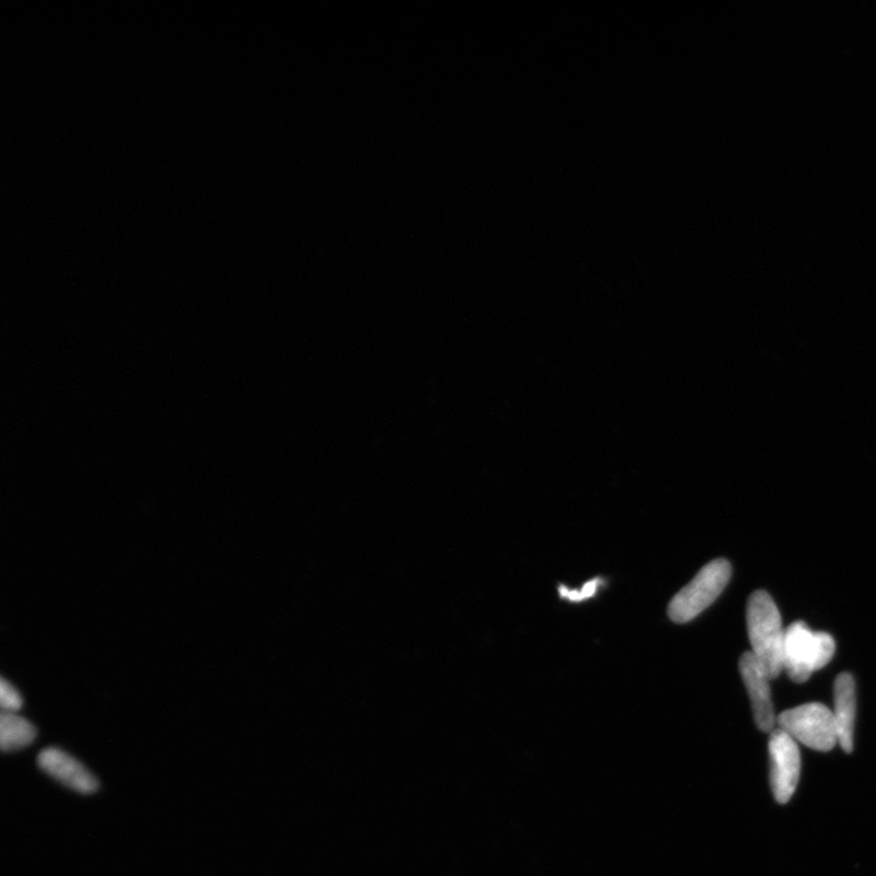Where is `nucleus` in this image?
Segmentation results:
<instances>
[{"instance_id": "nucleus-1", "label": "nucleus", "mask_w": 876, "mask_h": 876, "mask_svg": "<svg viewBox=\"0 0 876 876\" xmlns=\"http://www.w3.org/2000/svg\"><path fill=\"white\" fill-rule=\"evenodd\" d=\"M746 622L751 653L766 675L776 679L784 670L785 629L773 597L765 591L754 592L747 603Z\"/></svg>"}, {"instance_id": "nucleus-2", "label": "nucleus", "mask_w": 876, "mask_h": 876, "mask_svg": "<svg viewBox=\"0 0 876 876\" xmlns=\"http://www.w3.org/2000/svg\"><path fill=\"white\" fill-rule=\"evenodd\" d=\"M836 654V640L826 632H814L803 622L785 628L783 668L795 683L826 667Z\"/></svg>"}, {"instance_id": "nucleus-3", "label": "nucleus", "mask_w": 876, "mask_h": 876, "mask_svg": "<svg viewBox=\"0 0 876 876\" xmlns=\"http://www.w3.org/2000/svg\"><path fill=\"white\" fill-rule=\"evenodd\" d=\"M731 576L732 566L725 559H715L703 566L671 601L667 613L672 622L687 624L707 611L729 584Z\"/></svg>"}, {"instance_id": "nucleus-4", "label": "nucleus", "mask_w": 876, "mask_h": 876, "mask_svg": "<svg viewBox=\"0 0 876 876\" xmlns=\"http://www.w3.org/2000/svg\"><path fill=\"white\" fill-rule=\"evenodd\" d=\"M777 723L779 729L812 750L828 753L839 743L834 713L819 702L786 710L778 715Z\"/></svg>"}, {"instance_id": "nucleus-5", "label": "nucleus", "mask_w": 876, "mask_h": 876, "mask_svg": "<svg viewBox=\"0 0 876 876\" xmlns=\"http://www.w3.org/2000/svg\"><path fill=\"white\" fill-rule=\"evenodd\" d=\"M772 792L779 804H788L798 784L801 755L797 742L781 729L771 733L769 739Z\"/></svg>"}, {"instance_id": "nucleus-6", "label": "nucleus", "mask_w": 876, "mask_h": 876, "mask_svg": "<svg viewBox=\"0 0 876 876\" xmlns=\"http://www.w3.org/2000/svg\"><path fill=\"white\" fill-rule=\"evenodd\" d=\"M739 668L747 692L751 699L755 722L760 731L769 733L774 731L777 718L774 713L771 687L766 672L758 664L751 651L743 654Z\"/></svg>"}, {"instance_id": "nucleus-7", "label": "nucleus", "mask_w": 876, "mask_h": 876, "mask_svg": "<svg viewBox=\"0 0 876 876\" xmlns=\"http://www.w3.org/2000/svg\"><path fill=\"white\" fill-rule=\"evenodd\" d=\"M38 766L43 772L73 792L90 795L99 788L98 781L87 768L57 747L43 750L38 756Z\"/></svg>"}, {"instance_id": "nucleus-8", "label": "nucleus", "mask_w": 876, "mask_h": 876, "mask_svg": "<svg viewBox=\"0 0 876 876\" xmlns=\"http://www.w3.org/2000/svg\"><path fill=\"white\" fill-rule=\"evenodd\" d=\"M834 713L839 744L842 750H853L854 721H856V685L848 672L838 676L834 685Z\"/></svg>"}, {"instance_id": "nucleus-9", "label": "nucleus", "mask_w": 876, "mask_h": 876, "mask_svg": "<svg viewBox=\"0 0 876 876\" xmlns=\"http://www.w3.org/2000/svg\"><path fill=\"white\" fill-rule=\"evenodd\" d=\"M37 730L24 718L16 713L3 712L0 718V746L4 753L24 749L34 743Z\"/></svg>"}, {"instance_id": "nucleus-10", "label": "nucleus", "mask_w": 876, "mask_h": 876, "mask_svg": "<svg viewBox=\"0 0 876 876\" xmlns=\"http://www.w3.org/2000/svg\"><path fill=\"white\" fill-rule=\"evenodd\" d=\"M0 705H2L3 712L16 713L23 707V698H21L17 689L7 679L0 682Z\"/></svg>"}, {"instance_id": "nucleus-11", "label": "nucleus", "mask_w": 876, "mask_h": 876, "mask_svg": "<svg viewBox=\"0 0 876 876\" xmlns=\"http://www.w3.org/2000/svg\"><path fill=\"white\" fill-rule=\"evenodd\" d=\"M601 584V580H593L587 584H584L582 591H570L566 589V587H560V595L566 597V600H570L571 602H581L587 600V597L592 596L595 594L597 585Z\"/></svg>"}]
</instances>
